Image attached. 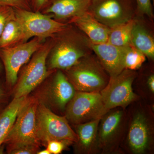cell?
<instances>
[{
  "mask_svg": "<svg viewBox=\"0 0 154 154\" xmlns=\"http://www.w3.org/2000/svg\"><path fill=\"white\" fill-rule=\"evenodd\" d=\"M126 132L122 154L154 153V105L140 98L126 108Z\"/></svg>",
  "mask_w": 154,
  "mask_h": 154,
  "instance_id": "1",
  "label": "cell"
},
{
  "mask_svg": "<svg viewBox=\"0 0 154 154\" xmlns=\"http://www.w3.org/2000/svg\"><path fill=\"white\" fill-rule=\"evenodd\" d=\"M65 71L66 75L76 91L100 92L110 79L97 57L90 54Z\"/></svg>",
  "mask_w": 154,
  "mask_h": 154,
  "instance_id": "2",
  "label": "cell"
},
{
  "mask_svg": "<svg viewBox=\"0 0 154 154\" xmlns=\"http://www.w3.org/2000/svg\"><path fill=\"white\" fill-rule=\"evenodd\" d=\"M126 109L117 107L109 110L99 120L98 145L100 154H122L121 146L126 132Z\"/></svg>",
  "mask_w": 154,
  "mask_h": 154,
  "instance_id": "3",
  "label": "cell"
},
{
  "mask_svg": "<svg viewBox=\"0 0 154 154\" xmlns=\"http://www.w3.org/2000/svg\"><path fill=\"white\" fill-rule=\"evenodd\" d=\"M36 126L38 140L45 144L53 140H67L74 143L77 135L65 116L57 115L43 104L36 110Z\"/></svg>",
  "mask_w": 154,
  "mask_h": 154,
  "instance_id": "4",
  "label": "cell"
},
{
  "mask_svg": "<svg viewBox=\"0 0 154 154\" xmlns=\"http://www.w3.org/2000/svg\"><path fill=\"white\" fill-rule=\"evenodd\" d=\"M108 111L100 92L76 91L67 105L64 114L69 123L75 125L100 119Z\"/></svg>",
  "mask_w": 154,
  "mask_h": 154,
  "instance_id": "5",
  "label": "cell"
},
{
  "mask_svg": "<svg viewBox=\"0 0 154 154\" xmlns=\"http://www.w3.org/2000/svg\"><path fill=\"white\" fill-rule=\"evenodd\" d=\"M137 75L136 71L124 69L120 73L110 78L107 86L100 92L106 110L117 107L125 109L140 97L132 88L134 80Z\"/></svg>",
  "mask_w": 154,
  "mask_h": 154,
  "instance_id": "6",
  "label": "cell"
},
{
  "mask_svg": "<svg viewBox=\"0 0 154 154\" xmlns=\"http://www.w3.org/2000/svg\"><path fill=\"white\" fill-rule=\"evenodd\" d=\"M38 103L29 99L17 116L15 123L4 143L8 147L38 144L36 126V110Z\"/></svg>",
  "mask_w": 154,
  "mask_h": 154,
  "instance_id": "7",
  "label": "cell"
},
{
  "mask_svg": "<svg viewBox=\"0 0 154 154\" xmlns=\"http://www.w3.org/2000/svg\"><path fill=\"white\" fill-rule=\"evenodd\" d=\"M14 11L15 18L23 31V42L33 37L43 39L66 28V24L57 22L50 16L39 12L17 8H14Z\"/></svg>",
  "mask_w": 154,
  "mask_h": 154,
  "instance_id": "8",
  "label": "cell"
},
{
  "mask_svg": "<svg viewBox=\"0 0 154 154\" xmlns=\"http://www.w3.org/2000/svg\"><path fill=\"white\" fill-rule=\"evenodd\" d=\"M42 40L36 37L28 42L0 48V57L5 65L6 81L9 86H14L17 82L21 67L42 46Z\"/></svg>",
  "mask_w": 154,
  "mask_h": 154,
  "instance_id": "9",
  "label": "cell"
},
{
  "mask_svg": "<svg viewBox=\"0 0 154 154\" xmlns=\"http://www.w3.org/2000/svg\"><path fill=\"white\" fill-rule=\"evenodd\" d=\"M50 45L42 46L25 68L14 91V98L28 96L49 75L46 60L50 52Z\"/></svg>",
  "mask_w": 154,
  "mask_h": 154,
  "instance_id": "10",
  "label": "cell"
},
{
  "mask_svg": "<svg viewBox=\"0 0 154 154\" xmlns=\"http://www.w3.org/2000/svg\"><path fill=\"white\" fill-rule=\"evenodd\" d=\"M89 54L88 50L81 45L69 40H63L53 49L50 57L49 68L66 70Z\"/></svg>",
  "mask_w": 154,
  "mask_h": 154,
  "instance_id": "11",
  "label": "cell"
},
{
  "mask_svg": "<svg viewBox=\"0 0 154 154\" xmlns=\"http://www.w3.org/2000/svg\"><path fill=\"white\" fill-rule=\"evenodd\" d=\"M89 45L96 54L110 78L117 75L124 69L123 58L125 47H117L107 42L94 44L90 42Z\"/></svg>",
  "mask_w": 154,
  "mask_h": 154,
  "instance_id": "12",
  "label": "cell"
},
{
  "mask_svg": "<svg viewBox=\"0 0 154 154\" xmlns=\"http://www.w3.org/2000/svg\"><path fill=\"white\" fill-rule=\"evenodd\" d=\"M76 91L65 74L59 69L51 83L48 95L54 108L64 113L67 105L74 96Z\"/></svg>",
  "mask_w": 154,
  "mask_h": 154,
  "instance_id": "13",
  "label": "cell"
},
{
  "mask_svg": "<svg viewBox=\"0 0 154 154\" xmlns=\"http://www.w3.org/2000/svg\"><path fill=\"white\" fill-rule=\"evenodd\" d=\"M99 120L73 125L77 136V140L73 143L76 153L100 154L98 140Z\"/></svg>",
  "mask_w": 154,
  "mask_h": 154,
  "instance_id": "14",
  "label": "cell"
},
{
  "mask_svg": "<svg viewBox=\"0 0 154 154\" xmlns=\"http://www.w3.org/2000/svg\"><path fill=\"white\" fill-rule=\"evenodd\" d=\"M93 0H49L45 13L60 19L79 17L88 12Z\"/></svg>",
  "mask_w": 154,
  "mask_h": 154,
  "instance_id": "15",
  "label": "cell"
},
{
  "mask_svg": "<svg viewBox=\"0 0 154 154\" xmlns=\"http://www.w3.org/2000/svg\"><path fill=\"white\" fill-rule=\"evenodd\" d=\"M72 22L85 33L91 43L100 44L107 42L110 28L96 20L92 14L87 12L73 18Z\"/></svg>",
  "mask_w": 154,
  "mask_h": 154,
  "instance_id": "16",
  "label": "cell"
},
{
  "mask_svg": "<svg viewBox=\"0 0 154 154\" xmlns=\"http://www.w3.org/2000/svg\"><path fill=\"white\" fill-rule=\"evenodd\" d=\"M93 14L96 20L110 28L129 20L117 0H105L95 8Z\"/></svg>",
  "mask_w": 154,
  "mask_h": 154,
  "instance_id": "17",
  "label": "cell"
},
{
  "mask_svg": "<svg viewBox=\"0 0 154 154\" xmlns=\"http://www.w3.org/2000/svg\"><path fill=\"white\" fill-rule=\"evenodd\" d=\"M28 96L14 98L0 113V147L15 123L17 116L28 101Z\"/></svg>",
  "mask_w": 154,
  "mask_h": 154,
  "instance_id": "18",
  "label": "cell"
},
{
  "mask_svg": "<svg viewBox=\"0 0 154 154\" xmlns=\"http://www.w3.org/2000/svg\"><path fill=\"white\" fill-rule=\"evenodd\" d=\"M131 45L151 60L154 59L153 38L143 25L134 22L131 34Z\"/></svg>",
  "mask_w": 154,
  "mask_h": 154,
  "instance_id": "19",
  "label": "cell"
},
{
  "mask_svg": "<svg viewBox=\"0 0 154 154\" xmlns=\"http://www.w3.org/2000/svg\"><path fill=\"white\" fill-rule=\"evenodd\" d=\"M132 88L135 94L150 105H154V73L137 75L134 80Z\"/></svg>",
  "mask_w": 154,
  "mask_h": 154,
  "instance_id": "20",
  "label": "cell"
},
{
  "mask_svg": "<svg viewBox=\"0 0 154 154\" xmlns=\"http://www.w3.org/2000/svg\"><path fill=\"white\" fill-rule=\"evenodd\" d=\"M134 22L133 20L129 19L110 28L107 42L119 47L131 45V31Z\"/></svg>",
  "mask_w": 154,
  "mask_h": 154,
  "instance_id": "21",
  "label": "cell"
},
{
  "mask_svg": "<svg viewBox=\"0 0 154 154\" xmlns=\"http://www.w3.org/2000/svg\"><path fill=\"white\" fill-rule=\"evenodd\" d=\"M23 31L16 18L7 23L0 36V48L10 47L20 41L23 42Z\"/></svg>",
  "mask_w": 154,
  "mask_h": 154,
  "instance_id": "22",
  "label": "cell"
},
{
  "mask_svg": "<svg viewBox=\"0 0 154 154\" xmlns=\"http://www.w3.org/2000/svg\"><path fill=\"white\" fill-rule=\"evenodd\" d=\"M146 56L132 45L124 47L123 65L125 69L137 71L146 60Z\"/></svg>",
  "mask_w": 154,
  "mask_h": 154,
  "instance_id": "23",
  "label": "cell"
},
{
  "mask_svg": "<svg viewBox=\"0 0 154 154\" xmlns=\"http://www.w3.org/2000/svg\"><path fill=\"white\" fill-rule=\"evenodd\" d=\"M15 17L14 8L9 6L0 5V36L7 23Z\"/></svg>",
  "mask_w": 154,
  "mask_h": 154,
  "instance_id": "24",
  "label": "cell"
},
{
  "mask_svg": "<svg viewBox=\"0 0 154 154\" xmlns=\"http://www.w3.org/2000/svg\"><path fill=\"white\" fill-rule=\"evenodd\" d=\"M8 152L11 154H37L39 151V144L24 145L17 146L8 147Z\"/></svg>",
  "mask_w": 154,
  "mask_h": 154,
  "instance_id": "25",
  "label": "cell"
},
{
  "mask_svg": "<svg viewBox=\"0 0 154 154\" xmlns=\"http://www.w3.org/2000/svg\"><path fill=\"white\" fill-rule=\"evenodd\" d=\"M74 143L69 140H53L48 143V150L51 154H59L62 152L67 147L73 144Z\"/></svg>",
  "mask_w": 154,
  "mask_h": 154,
  "instance_id": "26",
  "label": "cell"
},
{
  "mask_svg": "<svg viewBox=\"0 0 154 154\" xmlns=\"http://www.w3.org/2000/svg\"><path fill=\"white\" fill-rule=\"evenodd\" d=\"M0 5L9 6L14 8L29 11L31 7L30 0H0Z\"/></svg>",
  "mask_w": 154,
  "mask_h": 154,
  "instance_id": "27",
  "label": "cell"
},
{
  "mask_svg": "<svg viewBox=\"0 0 154 154\" xmlns=\"http://www.w3.org/2000/svg\"><path fill=\"white\" fill-rule=\"evenodd\" d=\"M138 8L142 14L148 17H152V11L151 0H136Z\"/></svg>",
  "mask_w": 154,
  "mask_h": 154,
  "instance_id": "28",
  "label": "cell"
},
{
  "mask_svg": "<svg viewBox=\"0 0 154 154\" xmlns=\"http://www.w3.org/2000/svg\"><path fill=\"white\" fill-rule=\"evenodd\" d=\"M49 0H30L31 7L37 11L45 7Z\"/></svg>",
  "mask_w": 154,
  "mask_h": 154,
  "instance_id": "29",
  "label": "cell"
},
{
  "mask_svg": "<svg viewBox=\"0 0 154 154\" xmlns=\"http://www.w3.org/2000/svg\"><path fill=\"white\" fill-rule=\"evenodd\" d=\"M5 97V93L2 86L0 85V102L4 99Z\"/></svg>",
  "mask_w": 154,
  "mask_h": 154,
  "instance_id": "30",
  "label": "cell"
},
{
  "mask_svg": "<svg viewBox=\"0 0 154 154\" xmlns=\"http://www.w3.org/2000/svg\"><path fill=\"white\" fill-rule=\"evenodd\" d=\"M37 154H51L49 151L48 150V149H46L43 150L39 151L37 152Z\"/></svg>",
  "mask_w": 154,
  "mask_h": 154,
  "instance_id": "31",
  "label": "cell"
},
{
  "mask_svg": "<svg viewBox=\"0 0 154 154\" xmlns=\"http://www.w3.org/2000/svg\"><path fill=\"white\" fill-rule=\"evenodd\" d=\"M3 69V65L2 62H1V60H0V73L2 72Z\"/></svg>",
  "mask_w": 154,
  "mask_h": 154,
  "instance_id": "32",
  "label": "cell"
},
{
  "mask_svg": "<svg viewBox=\"0 0 154 154\" xmlns=\"http://www.w3.org/2000/svg\"><path fill=\"white\" fill-rule=\"evenodd\" d=\"M0 110H1V108H0Z\"/></svg>",
  "mask_w": 154,
  "mask_h": 154,
  "instance_id": "33",
  "label": "cell"
},
{
  "mask_svg": "<svg viewBox=\"0 0 154 154\" xmlns=\"http://www.w3.org/2000/svg\"><path fill=\"white\" fill-rule=\"evenodd\" d=\"M153 1H154V0H153Z\"/></svg>",
  "mask_w": 154,
  "mask_h": 154,
  "instance_id": "34",
  "label": "cell"
}]
</instances>
